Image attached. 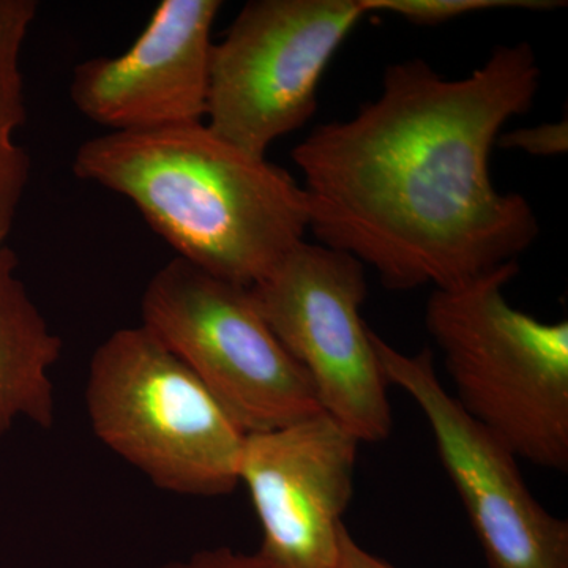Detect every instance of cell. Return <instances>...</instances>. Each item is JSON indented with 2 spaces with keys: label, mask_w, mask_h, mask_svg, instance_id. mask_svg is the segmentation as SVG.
<instances>
[{
  "label": "cell",
  "mask_w": 568,
  "mask_h": 568,
  "mask_svg": "<svg viewBox=\"0 0 568 568\" xmlns=\"http://www.w3.org/2000/svg\"><path fill=\"white\" fill-rule=\"evenodd\" d=\"M540 81L525 41L459 80L424 59L392 63L375 100L294 149L308 230L395 291L455 290L518 261L540 226L523 194L496 189L489 160Z\"/></svg>",
  "instance_id": "1"
},
{
  "label": "cell",
  "mask_w": 568,
  "mask_h": 568,
  "mask_svg": "<svg viewBox=\"0 0 568 568\" xmlns=\"http://www.w3.org/2000/svg\"><path fill=\"white\" fill-rule=\"evenodd\" d=\"M73 174L126 197L178 257L252 287L305 241L301 182L205 122L82 142Z\"/></svg>",
  "instance_id": "2"
},
{
  "label": "cell",
  "mask_w": 568,
  "mask_h": 568,
  "mask_svg": "<svg viewBox=\"0 0 568 568\" xmlns=\"http://www.w3.org/2000/svg\"><path fill=\"white\" fill-rule=\"evenodd\" d=\"M518 261L455 290L433 291L425 327L466 416L518 459L568 469V323L507 302Z\"/></svg>",
  "instance_id": "3"
},
{
  "label": "cell",
  "mask_w": 568,
  "mask_h": 568,
  "mask_svg": "<svg viewBox=\"0 0 568 568\" xmlns=\"http://www.w3.org/2000/svg\"><path fill=\"white\" fill-rule=\"evenodd\" d=\"M85 409L97 439L153 487L216 497L241 484L246 433L144 325L119 328L97 347Z\"/></svg>",
  "instance_id": "4"
},
{
  "label": "cell",
  "mask_w": 568,
  "mask_h": 568,
  "mask_svg": "<svg viewBox=\"0 0 568 568\" xmlns=\"http://www.w3.org/2000/svg\"><path fill=\"white\" fill-rule=\"evenodd\" d=\"M141 317L246 435L323 413L312 381L265 323L250 287L174 257L149 280Z\"/></svg>",
  "instance_id": "5"
},
{
  "label": "cell",
  "mask_w": 568,
  "mask_h": 568,
  "mask_svg": "<svg viewBox=\"0 0 568 568\" xmlns=\"http://www.w3.org/2000/svg\"><path fill=\"white\" fill-rule=\"evenodd\" d=\"M362 0H252L213 43L205 125L248 155L302 129L343 41L366 17Z\"/></svg>",
  "instance_id": "6"
},
{
  "label": "cell",
  "mask_w": 568,
  "mask_h": 568,
  "mask_svg": "<svg viewBox=\"0 0 568 568\" xmlns=\"http://www.w3.org/2000/svg\"><path fill=\"white\" fill-rule=\"evenodd\" d=\"M365 265L351 254L301 242L250 287L265 323L304 368L321 409L358 443L390 436L388 384L362 317Z\"/></svg>",
  "instance_id": "7"
},
{
  "label": "cell",
  "mask_w": 568,
  "mask_h": 568,
  "mask_svg": "<svg viewBox=\"0 0 568 568\" xmlns=\"http://www.w3.org/2000/svg\"><path fill=\"white\" fill-rule=\"evenodd\" d=\"M388 384L424 414L488 568H568V523L534 497L518 458L458 406L428 347L406 354L372 331Z\"/></svg>",
  "instance_id": "8"
},
{
  "label": "cell",
  "mask_w": 568,
  "mask_h": 568,
  "mask_svg": "<svg viewBox=\"0 0 568 568\" xmlns=\"http://www.w3.org/2000/svg\"><path fill=\"white\" fill-rule=\"evenodd\" d=\"M358 446L324 413L245 436L239 481L263 529L257 552L272 567L334 568Z\"/></svg>",
  "instance_id": "9"
},
{
  "label": "cell",
  "mask_w": 568,
  "mask_h": 568,
  "mask_svg": "<svg viewBox=\"0 0 568 568\" xmlns=\"http://www.w3.org/2000/svg\"><path fill=\"white\" fill-rule=\"evenodd\" d=\"M220 0H163L132 47L77 65L70 99L112 133L204 122Z\"/></svg>",
  "instance_id": "10"
},
{
  "label": "cell",
  "mask_w": 568,
  "mask_h": 568,
  "mask_svg": "<svg viewBox=\"0 0 568 568\" xmlns=\"http://www.w3.org/2000/svg\"><path fill=\"white\" fill-rule=\"evenodd\" d=\"M18 267L17 253L0 246V437L18 420L40 428L55 424L51 375L62 339L32 301Z\"/></svg>",
  "instance_id": "11"
},
{
  "label": "cell",
  "mask_w": 568,
  "mask_h": 568,
  "mask_svg": "<svg viewBox=\"0 0 568 568\" xmlns=\"http://www.w3.org/2000/svg\"><path fill=\"white\" fill-rule=\"evenodd\" d=\"M37 11V0H0V246L7 245L31 181V156L14 133L28 121L21 50Z\"/></svg>",
  "instance_id": "12"
},
{
  "label": "cell",
  "mask_w": 568,
  "mask_h": 568,
  "mask_svg": "<svg viewBox=\"0 0 568 568\" xmlns=\"http://www.w3.org/2000/svg\"><path fill=\"white\" fill-rule=\"evenodd\" d=\"M366 13H388L417 24H439L489 10H551L552 0H362Z\"/></svg>",
  "instance_id": "13"
},
{
  "label": "cell",
  "mask_w": 568,
  "mask_h": 568,
  "mask_svg": "<svg viewBox=\"0 0 568 568\" xmlns=\"http://www.w3.org/2000/svg\"><path fill=\"white\" fill-rule=\"evenodd\" d=\"M497 145L532 156H558L568 151L567 119L500 133Z\"/></svg>",
  "instance_id": "14"
},
{
  "label": "cell",
  "mask_w": 568,
  "mask_h": 568,
  "mask_svg": "<svg viewBox=\"0 0 568 568\" xmlns=\"http://www.w3.org/2000/svg\"><path fill=\"white\" fill-rule=\"evenodd\" d=\"M159 568H274L260 552L235 551L233 548L219 547L201 549L189 558L171 560Z\"/></svg>",
  "instance_id": "15"
},
{
  "label": "cell",
  "mask_w": 568,
  "mask_h": 568,
  "mask_svg": "<svg viewBox=\"0 0 568 568\" xmlns=\"http://www.w3.org/2000/svg\"><path fill=\"white\" fill-rule=\"evenodd\" d=\"M334 568H395L387 560L377 558L373 552L366 551L357 540L351 536L349 529H342L339 534L338 556Z\"/></svg>",
  "instance_id": "16"
}]
</instances>
